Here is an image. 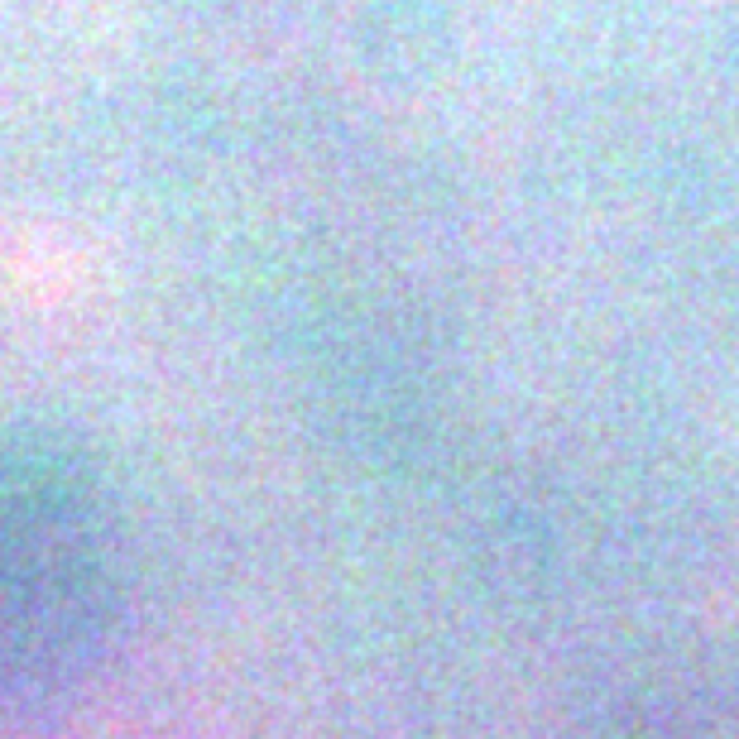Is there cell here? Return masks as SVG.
Returning a JSON list of instances; mask_svg holds the SVG:
<instances>
[{
	"label": "cell",
	"instance_id": "obj_1",
	"mask_svg": "<svg viewBox=\"0 0 739 739\" xmlns=\"http://www.w3.org/2000/svg\"><path fill=\"white\" fill-rule=\"evenodd\" d=\"M121 591L97 466L49 428H0V720H29L97 672Z\"/></svg>",
	"mask_w": 739,
	"mask_h": 739
}]
</instances>
